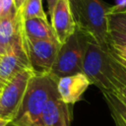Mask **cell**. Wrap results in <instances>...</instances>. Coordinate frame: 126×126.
I'll return each mask as SVG.
<instances>
[{
  "label": "cell",
  "mask_w": 126,
  "mask_h": 126,
  "mask_svg": "<svg viewBox=\"0 0 126 126\" xmlns=\"http://www.w3.org/2000/svg\"><path fill=\"white\" fill-rule=\"evenodd\" d=\"M116 94L126 102V86H122V87H120L118 90H117V92H116Z\"/></svg>",
  "instance_id": "obj_18"
},
{
  "label": "cell",
  "mask_w": 126,
  "mask_h": 126,
  "mask_svg": "<svg viewBox=\"0 0 126 126\" xmlns=\"http://www.w3.org/2000/svg\"><path fill=\"white\" fill-rule=\"evenodd\" d=\"M108 30L126 34V9H117L111 6L107 16Z\"/></svg>",
  "instance_id": "obj_13"
},
{
  "label": "cell",
  "mask_w": 126,
  "mask_h": 126,
  "mask_svg": "<svg viewBox=\"0 0 126 126\" xmlns=\"http://www.w3.org/2000/svg\"><path fill=\"white\" fill-rule=\"evenodd\" d=\"M70 106L60 98L56 84L36 126H70L72 120Z\"/></svg>",
  "instance_id": "obj_7"
},
{
  "label": "cell",
  "mask_w": 126,
  "mask_h": 126,
  "mask_svg": "<svg viewBox=\"0 0 126 126\" xmlns=\"http://www.w3.org/2000/svg\"><path fill=\"white\" fill-rule=\"evenodd\" d=\"M56 84L57 80L51 75L34 73L29 81L20 107L10 124L13 126H36Z\"/></svg>",
  "instance_id": "obj_2"
},
{
  "label": "cell",
  "mask_w": 126,
  "mask_h": 126,
  "mask_svg": "<svg viewBox=\"0 0 126 126\" xmlns=\"http://www.w3.org/2000/svg\"><path fill=\"white\" fill-rule=\"evenodd\" d=\"M27 69L32 67L24 44L15 46L0 59V79L6 84Z\"/></svg>",
  "instance_id": "obj_9"
},
{
  "label": "cell",
  "mask_w": 126,
  "mask_h": 126,
  "mask_svg": "<svg viewBox=\"0 0 126 126\" xmlns=\"http://www.w3.org/2000/svg\"><path fill=\"white\" fill-rule=\"evenodd\" d=\"M14 1H15V5H16L17 10H20V9H21V7L23 6V4L25 3V1H26V0H14Z\"/></svg>",
  "instance_id": "obj_21"
},
{
  "label": "cell",
  "mask_w": 126,
  "mask_h": 126,
  "mask_svg": "<svg viewBox=\"0 0 126 126\" xmlns=\"http://www.w3.org/2000/svg\"><path fill=\"white\" fill-rule=\"evenodd\" d=\"M5 53H6V50H5V48L3 47V45H2V43L0 41V54L1 55H4Z\"/></svg>",
  "instance_id": "obj_23"
},
{
  "label": "cell",
  "mask_w": 126,
  "mask_h": 126,
  "mask_svg": "<svg viewBox=\"0 0 126 126\" xmlns=\"http://www.w3.org/2000/svg\"><path fill=\"white\" fill-rule=\"evenodd\" d=\"M51 27L56 40L63 44L75 32L76 25L70 8L69 0H58L50 15Z\"/></svg>",
  "instance_id": "obj_8"
},
{
  "label": "cell",
  "mask_w": 126,
  "mask_h": 126,
  "mask_svg": "<svg viewBox=\"0 0 126 126\" xmlns=\"http://www.w3.org/2000/svg\"><path fill=\"white\" fill-rule=\"evenodd\" d=\"M76 30L102 47L108 46L107 16L111 9L103 0H69Z\"/></svg>",
  "instance_id": "obj_1"
},
{
  "label": "cell",
  "mask_w": 126,
  "mask_h": 126,
  "mask_svg": "<svg viewBox=\"0 0 126 126\" xmlns=\"http://www.w3.org/2000/svg\"><path fill=\"white\" fill-rule=\"evenodd\" d=\"M22 29L24 35L29 39L56 40L51 24H49L47 19L32 18L23 20L22 18Z\"/></svg>",
  "instance_id": "obj_11"
},
{
  "label": "cell",
  "mask_w": 126,
  "mask_h": 126,
  "mask_svg": "<svg viewBox=\"0 0 126 126\" xmlns=\"http://www.w3.org/2000/svg\"><path fill=\"white\" fill-rule=\"evenodd\" d=\"M107 47H102L87 37L82 72L102 93H116L118 85L112 75Z\"/></svg>",
  "instance_id": "obj_3"
},
{
  "label": "cell",
  "mask_w": 126,
  "mask_h": 126,
  "mask_svg": "<svg viewBox=\"0 0 126 126\" xmlns=\"http://www.w3.org/2000/svg\"><path fill=\"white\" fill-rule=\"evenodd\" d=\"M86 44L87 36L76 30L63 44H60L59 51L49 75L55 80H58L65 76L83 73L82 65Z\"/></svg>",
  "instance_id": "obj_4"
},
{
  "label": "cell",
  "mask_w": 126,
  "mask_h": 126,
  "mask_svg": "<svg viewBox=\"0 0 126 126\" xmlns=\"http://www.w3.org/2000/svg\"><path fill=\"white\" fill-rule=\"evenodd\" d=\"M23 20L32 18H42L47 19V16L42 7L41 0H26L20 10H18Z\"/></svg>",
  "instance_id": "obj_14"
},
{
  "label": "cell",
  "mask_w": 126,
  "mask_h": 126,
  "mask_svg": "<svg viewBox=\"0 0 126 126\" xmlns=\"http://www.w3.org/2000/svg\"><path fill=\"white\" fill-rule=\"evenodd\" d=\"M108 44H118L126 46V34L109 31L108 32Z\"/></svg>",
  "instance_id": "obj_17"
},
{
  "label": "cell",
  "mask_w": 126,
  "mask_h": 126,
  "mask_svg": "<svg viewBox=\"0 0 126 126\" xmlns=\"http://www.w3.org/2000/svg\"><path fill=\"white\" fill-rule=\"evenodd\" d=\"M46 1H47V6H48V14L50 16L52 14L53 9H54V7H55V5H56L58 0H46Z\"/></svg>",
  "instance_id": "obj_19"
},
{
  "label": "cell",
  "mask_w": 126,
  "mask_h": 126,
  "mask_svg": "<svg viewBox=\"0 0 126 126\" xmlns=\"http://www.w3.org/2000/svg\"><path fill=\"white\" fill-rule=\"evenodd\" d=\"M33 74L34 72L32 69H27L5 85L0 94L1 119L8 120L11 123L20 107L29 81Z\"/></svg>",
  "instance_id": "obj_5"
},
{
  "label": "cell",
  "mask_w": 126,
  "mask_h": 126,
  "mask_svg": "<svg viewBox=\"0 0 126 126\" xmlns=\"http://www.w3.org/2000/svg\"><path fill=\"white\" fill-rule=\"evenodd\" d=\"M117 9H123L126 8V0H116V4L114 5Z\"/></svg>",
  "instance_id": "obj_20"
},
{
  "label": "cell",
  "mask_w": 126,
  "mask_h": 126,
  "mask_svg": "<svg viewBox=\"0 0 126 126\" xmlns=\"http://www.w3.org/2000/svg\"><path fill=\"white\" fill-rule=\"evenodd\" d=\"M115 126H126V102L116 93H102Z\"/></svg>",
  "instance_id": "obj_12"
},
{
  "label": "cell",
  "mask_w": 126,
  "mask_h": 126,
  "mask_svg": "<svg viewBox=\"0 0 126 126\" xmlns=\"http://www.w3.org/2000/svg\"><path fill=\"white\" fill-rule=\"evenodd\" d=\"M5 85H6V83H4L1 79H0V94H1V92H2V90L4 89V87H5Z\"/></svg>",
  "instance_id": "obj_24"
},
{
  "label": "cell",
  "mask_w": 126,
  "mask_h": 126,
  "mask_svg": "<svg viewBox=\"0 0 126 126\" xmlns=\"http://www.w3.org/2000/svg\"><path fill=\"white\" fill-rule=\"evenodd\" d=\"M10 124V122L8 120H5V119H1L0 118V126H8Z\"/></svg>",
  "instance_id": "obj_22"
},
{
  "label": "cell",
  "mask_w": 126,
  "mask_h": 126,
  "mask_svg": "<svg viewBox=\"0 0 126 126\" xmlns=\"http://www.w3.org/2000/svg\"><path fill=\"white\" fill-rule=\"evenodd\" d=\"M91 85L84 73L65 76L57 80V91L60 98L67 104L73 105L82 98V95Z\"/></svg>",
  "instance_id": "obj_10"
},
{
  "label": "cell",
  "mask_w": 126,
  "mask_h": 126,
  "mask_svg": "<svg viewBox=\"0 0 126 126\" xmlns=\"http://www.w3.org/2000/svg\"><path fill=\"white\" fill-rule=\"evenodd\" d=\"M2 20V5H1V0H0V21Z\"/></svg>",
  "instance_id": "obj_25"
},
{
  "label": "cell",
  "mask_w": 126,
  "mask_h": 126,
  "mask_svg": "<svg viewBox=\"0 0 126 126\" xmlns=\"http://www.w3.org/2000/svg\"><path fill=\"white\" fill-rule=\"evenodd\" d=\"M124 9H126V8H124Z\"/></svg>",
  "instance_id": "obj_27"
},
{
  "label": "cell",
  "mask_w": 126,
  "mask_h": 126,
  "mask_svg": "<svg viewBox=\"0 0 126 126\" xmlns=\"http://www.w3.org/2000/svg\"><path fill=\"white\" fill-rule=\"evenodd\" d=\"M2 5V19L3 18H9L14 19L17 15V8L15 5L14 0H1Z\"/></svg>",
  "instance_id": "obj_15"
},
{
  "label": "cell",
  "mask_w": 126,
  "mask_h": 126,
  "mask_svg": "<svg viewBox=\"0 0 126 126\" xmlns=\"http://www.w3.org/2000/svg\"><path fill=\"white\" fill-rule=\"evenodd\" d=\"M1 57H2V55H1V54H0V59H1Z\"/></svg>",
  "instance_id": "obj_26"
},
{
  "label": "cell",
  "mask_w": 126,
  "mask_h": 126,
  "mask_svg": "<svg viewBox=\"0 0 126 126\" xmlns=\"http://www.w3.org/2000/svg\"><path fill=\"white\" fill-rule=\"evenodd\" d=\"M24 47L32 71L36 74H49L59 51L60 43L57 40L29 39L24 35Z\"/></svg>",
  "instance_id": "obj_6"
},
{
  "label": "cell",
  "mask_w": 126,
  "mask_h": 126,
  "mask_svg": "<svg viewBox=\"0 0 126 126\" xmlns=\"http://www.w3.org/2000/svg\"><path fill=\"white\" fill-rule=\"evenodd\" d=\"M108 49L119 62L126 66V46L118 44H108Z\"/></svg>",
  "instance_id": "obj_16"
}]
</instances>
